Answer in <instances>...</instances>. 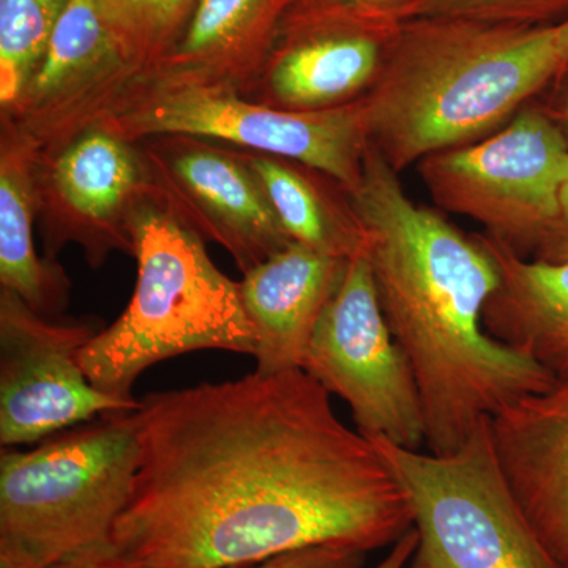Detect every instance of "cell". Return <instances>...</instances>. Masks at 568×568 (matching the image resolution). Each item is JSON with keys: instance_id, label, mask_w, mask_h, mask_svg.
<instances>
[{"instance_id": "19", "label": "cell", "mask_w": 568, "mask_h": 568, "mask_svg": "<svg viewBox=\"0 0 568 568\" xmlns=\"http://www.w3.org/2000/svg\"><path fill=\"white\" fill-rule=\"evenodd\" d=\"M248 166L291 242L345 260L361 248L355 224H343L328 215L316 190L293 168L267 156L250 159Z\"/></svg>"}, {"instance_id": "7", "label": "cell", "mask_w": 568, "mask_h": 568, "mask_svg": "<svg viewBox=\"0 0 568 568\" xmlns=\"http://www.w3.org/2000/svg\"><path fill=\"white\" fill-rule=\"evenodd\" d=\"M418 173L440 209L530 257L558 223L568 141L551 114L523 108L487 140L426 156Z\"/></svg>"}, {"instance_id": "25", "label": "cell", "mask_w": 568, "mask_h": 568, "mask_svg": "<svg viewBox=\"0 0 568 568\" xmlns=\"http://www.w3.org/2000/svg\"><path fill=\"white\" fill-rule=\"evenodd\" d=\"M48 568H152L130 558L111 540L73 552Z\"/></svg>"}, {"instance_id": "9", "label": "cell", "mask_w": 568, "mask_h": 568, "mask_svg": "<svg viewBox=\"0 0 568 568\" xmlns=\"http://www.w3.org/2000/svg\"><path fill=\"white\" fill-rule=\"evenodd\" d=\"M99 328L54 323L17 294H0V443L3 447L39 444L115 410L138 409L140 402L112 398L93 386L80 364Z\"/></svg>"}, {"instance_id": "12", "label": "cell", "mask_w": 568, "mask_h": 568, "mask_svg": "<svg viewBox=\"0 0 568 568\" xmlns=\"http://www.w3.org/2000/svg\"><path fill=\"white\" fill-rule=\"evenodd\" d=\"M345 257L291 242L245 272L242 301L256 332L260 375L304 366L317 321L342 282Z\"/></svg>"}, {"instance_id": "8", "label": "cell", "mask_w": 568, "mask_h": 568, "mask_svg": "<svg viewBox=\"0 0 568 568\" xmlns=\"http://www.w3.org/2000/svg\"><path fill=\"white\" fill-rule=\"evenodd\" d=\"M302 369L347 403L355 426L368 439L383 437L410 450L425 446L416 376L388 327L362 246L347 257Z\"/></svg>"}, {"instance_id": "22", "label": "cell", "mask_w": 568, "mask_h": 568, "mask_svg": "<svg viewBox=\"0 0 568 568\" xmlns=\"http://www.w3.org/2000/svg\"><path fill=\"white\" fill-rule=\"evenodd\" d=\"M196 0H99L112 31L133 55H149L166 48L183 31Z\"/></svg>"}, {"instance_id": "6", "label": "cell", "mask_w": 568, "mask_h": 568, "mask_svg": "<svg viewBox=\"0 0 568 568\" xmlns=\"http://www.w3.org/2000/svg\"><path fill=\"white\" fill-rule=\"evenodd\" d=\"M489 418L450 454L369 439L413 514L417 545L405 568H564L508 484Z\"/></svg>"}, {"instance_id": "16", "label": "cell", "mask_w": 568, "mask_h": 568, "mask_svg": "<svg viewBox=\"0 0 568 568\" xmlns=\"http://www.w3.org/2000/svg\"><path fill=\"white\" fill-rule=\"evenodd\" d=\"M20 166L7 160L0 178V282L41 315L58 312L65 276L41 261L32 237V194Z\"/></svg>"}, {"instance_id": "20", "label": "cell", "mask_w": 568, "mask_h": 568, "mask_svg": "<svg viewBox=\"0 0 568 568\" xmlns=\"http://www.w3.org/2000/svg\"><path fill=\"white\" fill-rule=\"evenodd\" d=\"M293 0H196L171 58L204 61L261 39Z\"/></svg>"}, {"instance_id": "28", "label": "cell", "mask_w": 568, "mask_h": 568, "mask_svg": "<svg viewBox=\"0 0 568 568\" xmlns=\"http://www.w3.org/2000/svg\"><path fill=\"white\" fill-rule=\"evenodd\" d=\"M417 545V532L410 529L396 544L387 548V555L373 568H405Z\"/></svg>"}, {"instance_id": "1", "label": "cell", "mask_w": 568, "mask_h": 568, "mask_svg": "<svg viewBox=\"0 0 568 568\" xmlns=\"http://www.w3.org/2000/svg\"><path fill=\"white\" fill-rule=\"evenodd\" d=\"M141 459L111 541L152 568L256 566L306 548L368 552L413 529L375 444L304 369L144 396Z\"/></svg>"}, {"instance_id": "3", "label": "cell", "mask_w": 568, "mask_h": 568, "mask_svg": "<svg viewBox=\"0 0 568 568\" xmlns=\"http://www.w3.org/2000/svg\"><path fill=\"white\" fill-rule=\"evenodd\" d=\"M567 65L558 24L407 18L362 100L369 144L399 173L491 133Z\"/></svg>"}, {"instance_id": "21", "label": "cell", "mask_w": 568, "mask_h": 568, "mask_svg": "<svg viewBox=\"0 0 568 568\" xmlns=\"http://www.w3.org/2000/svg\"><path fill=\"white\" fill-rule=\"evenodd\" d=\"M69 0H0V99L28 88Z\"/></svg>"}, {"instance_id": "30", "label": "cell", "mask_w": 568, "mask_h": 568, "mask_svg": "<svg viewBox=\"0 0 568 568\" xmlns=\"http://www.w3.org/2000/svg\"><path fill=\"white\" fill-rule=\"evenodd\" d=\"M558 31L560 41H562L564 50H566L568 55V18L566 20L558 22Z\"/></svg>"}, {"instance_id": "2", "label": "cell", "mask_w": 568, "mask_h": 568, "mask_svg": "<svg viewBox=\"0 0 568 568\" xmlns=\"http://www.w3.org/2000/svg\"><path fill=\"white\" fill-rule=\"evenodd\" d=\"M347 192L381 308L416 376L428 452L457 450L481 418L555 383L485 328L500 276L480 235L414 203L372 144L361 182Z\"/></svg>"}, {"instance_id": "4", "label": "cell", "mask_w": 568, "mask_h": 568, "mask_svg": "<svg viewBox=\"0 0 568 568\" xmlns=\"http://www.w3.org/2000/svg\"><path fill=\"white\" fill-rule=\"evenodd\" d=\"M132 248L138 261L132 301L80 354L93 386L136 403L138 377L166 358L203 349L254 357L256 332L241 283L215 267L192 230L170 213L144 211L132 222Z\"/></svg>"}, {"instance_id": "29", "label": "cell", "mask_w": 568, "mask_h": 568, "mask_svg": "<svg viewBox=\"0 0 568 568\" xmlns=\"http://www.w3.org/2000/svg\"><path fill=\"white\" fill-rule=\"evenodd\" d=\"M552 119L559 123L562 129H568V97L566 100H562V103L559 104L558 110H556L555 114H551Z\"/></svg>"}, {"instance_id": "5", "label": "cell", "mask_w": 568, "mask_h": 568, "mask_svg": "<svg viewBox=\"0 0 568 568\" xmlns=\"http://www.w3.org/2000/svg\"><path fill=\"white\" fill-rule=\"evenodd\" d=\"M134 410L102 414L29 452L2 450L0 537L44 567L111 540L140 467Z\"/></svg>"}, {"instance_id": "18", "label": "cell", "mask_w": 568, "mask_h": 568, "mask_svg": "<svg viewBox=\"0 0 568 568\" xmlns=\"http://www.w3.org/2000/svg\"><path fill=\"white\" fill-rule=\"evenodd\" d=\"M125 58L99 0H69L28 88L47 99Z\"/></svg>"}, {"instance_id": "23", "label": "cell", "mask_w": 568, "mask_h": 568, "mask_svg": "<svg viewBox=\"0 0 568 568\" xmlns=\"http://www.w3.org/2000/svg\"><path fill=\"white\" fill-rule=\"evenodd\" d=\"M568 10V0H417L413 17H450L467 20L545 26Z\"/></svg>"}, {"instance_id": "14", "label": "cell", "mask_w": 568, "mask_h": 568, "mask_svg": "<svg viewBox=\"0 0 568 568\" xmlns=\"http://www.w3.org/2000/svg\"><path fill=\"white\" fill-rule=\"evenodd\" d=\"M173 170L245 272L291 244L263 186L244 164L193 148L175 156Z\"/></svg>"}, {"instance_id": "10", "label": "cell", "mask_w": 568, "mask_h": 568, "mask_svg": "<svg viewBox=\"0 0 568 568\" xmlns=\"http://www.w3.org/2000/svg\"><path fill=\"white\" fill-rule=\"evenodd\" d=\"M138 133L186 134L234 142L331 175L353 190L369 148L364 102L290 112L242 102L226 93L186 88L166 93L133 114Z\"/></svg>"}, {"instance_id": "13", "label": "cell", "mask_w": 568, "mask_h": 568, "mask_svg": "<svg viewBox=\"0 0 568 568\" xmlns=\"http://www.w3.org/2000/svg\"><path fill=\"white\" fill-rule=\"evenodd\" d=\"M480 237L500 276L485 306L488 334L529 355L556 379L568 376V260H532L493 235Z\"/></svg>"}, {"instance_id": "24", "label": "cell", "mask_w": 568, "mask_h": 568, "mask_svg": "<svg viewBox=\"0 0 568 568\" xmlns=\"http://www.w3.org/2000/svg\"><path fill=\"white\" fill-rule=\"evenodd\" d=\"M366 555L342 548H306L287 552L256 566L239 568H362Z\"/></svg>"}, {"instance_id": "11", "label": "cell", "mask_w": 568, "mask_h": 568, "mask_svg": "<svg viewBox=\"0 0 568 568\" xmlns=\"http://www.w3.org/2000/svg\"><path fill=\"white\" fill-rule=\"evenodd\" d=\"M489 422L508 484L551 555L568 568V376Z\"/></svg>"}, {"instance_id": "15", "label": "cell", "mask_w": 568, "mask_h": 568, "mask_svg": "<svg viewBox=\"0 0 568 568\" xmlns=\"http://www.w3.org/2000/svg\"><path fill=\"white\" fill-rule=\"evenodd\" d=\"M271 71L276 99L297 110H327L375 82L384 61L383 41L366 29L297 32Z\"/></svg>"}, {"instance_id": "17", "label": "cell", "mask_w": 568, "mask_h": 568, "mask_svg": "<svg viewBox=\"0 0 568 568\" xmlns=\"http://www.w3.org/2000/svg\"><path fill=\"white\" fill-rule=\"evenodd\" d=\"M59 193L92 223H108L132 196L140 171L132 152L106 133L85 134L59 156L54 168Z\"/></svg>"}, {"instance_id": "27", "label": "cell", "mask_w": 568, "mask_h": 568, "mask_svg": "<svg viewBox=\"0 0 568 568\" xmlns=\"http://www.w3.org/2000/svg\"><path fill=\"white\" fill-rule=\"evenodd\" d=\"M0 568H48L18 541L0 537Z\"/></svg>"}, {"instance_id": "26", "label": "cell", "mask_w": 568, "mask_h": 568, "mask_svg": "<svg viewBox=\"0 0 568 568\" xmlns=\"http://www.w3.org/2000/svg\"><path fill=\"white\" fill-rule=\"evenodd\" d=\"M532 260L549 261V263H558V261L568 260V181L564 186L562 197H560V215L558 223L552 227L548 237L541 242Z\"/></svg>"}]
</instances>
